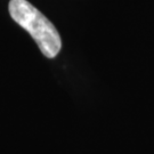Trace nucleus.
Instances as JSON below:
<instances>
[{"mask_svg": "<svg viewBox=\"0 0 154 154\" xmlns=\"http://www.w3.org/2000/svg\"><path fill=\"white\" fill-rule=\"evenodd\" d=\"M9 14L15 22L25 29L48 58L58 55L62 47L60 33L42 13L26 0H11Z\"/></svg>", "mask_w": 154, "mask_h": 154, "instance_id": "obj_1", "label": "nucleus"}]
</instances>
